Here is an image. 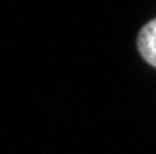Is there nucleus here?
I'll return each instance as SVG.
<instances>
[{
  "label": "nucleus",
  "mask_w": 156,
  "mask_h": 154,
  "mask_svg": "<svg viewBox=\"0 0 156 154\" xmlns=\"http://www.w3.org/2000/svg\"><path fill=\"white\" fill-rule=\"evenodd\" d=\"M138 50L149 65L156 67V19L141 28L138 35Z\"/></svg>",
  "instance_id": "1"
}]
</instances>
